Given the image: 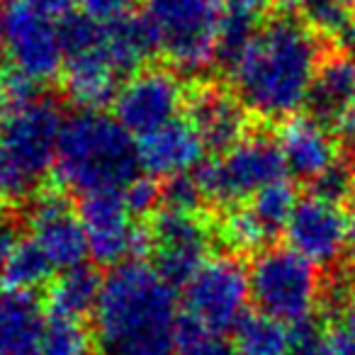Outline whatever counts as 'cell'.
<instances>
[{"mask_svg":"<svg viewBox=\"0 0 355 355\" xmlns=\"http://www.w3.org/2000/svg\"><path fill=\"white\" fill-rule=\"evenodd\" d=\"M321 64L319 35L302 17L277 15L256 27L227 69L246 110L266 119H290L309 103Z\"/></svg>","mask_w":355,"mask_h":355,"instance_id":"1","label":"cell"},{"mask_svg":"<svg viewBox=\"0 0 355 355\" xmlns=\"http://www.w3.org/2000/svg\"><path fill=\"white\" fill-rule=\"evenodd\" d=\"M95 331L105 355H178L183 314L153 266L127 261L103 280Z\"/></svg>","mask_w":355,"mask_h":355,"instance_id":"2","label":"cell"},{"mask_svg":"<svg viewBox=\"0 0 355 355\" xmlns=\"http://www.w3.org/2000/svg\"><path fill=\"white\" fill-rule=\"evenodd\" d=\"M56 175L83 195L124 190L137 180L139 148L117 117L100 110H78L64 122L56 151Z\"/></svg>","mask_w":355,"mask_h":355,"instance_id":"3","label":"cell"},{"mask_svg":"<svg viewBox=\"0 0 355 355\" xmlns=\"http://www.w3.org/2000/svg\"><path fill=\"white\" fill-rule=\"evenodd\" d=\"M64 114L49 98L12 110L0 129V200H25L56 163Z\"/></svg>","mask_w":355,"mask_h":355,"instance_id":"4","label":"cell"},{"mask_svg":"<svg viewBox=\"0 0 355 355\" xmlns=\"http://www.w3.org/2000/svg\"><path fill=\"white\" fill-rule=\"evenodd\" d=\"M141 17L156 49L183 73H202L219 54V0H141Z\"/></svg>","mask_w":355,"mask_h":355,"instance_id":"5","label":"cell"},{"mask_svg":"<svg viewBox=\"0 0 355 355\" xmlns=\"http://www.w3.org/2000/svg\"><path fill=\"white\" fill-rule=\"evenodd\" d=\"M251 297L263 314L287 326L311 319L321 297L316 266L292 248H268L258 253L251 272Z\"/></svg>","mask_w":355,"mask_h":355,"instance_id":"6","label":"cell"},{"mask_svg":"<svg viewBox=\"0 0 355 355\" xmlns=\"http://www.w3.org/2000/svg\"><path fill=\"white\" fill-rule=\"evenodd\" d=\"M287 173L277 141L256 134L243 137L222 156L205 161L195 171L202 198L214 205H239L261 193L266 185L282 180Z\"/></svg>","mask_w":355,"mask_h":355,"instance_id":"7","label":"cell"},{"mask_svg":"<svg viewBox=\"0 0 355 355\" xmlns=\"http://www.w3.org/2000/svg\"><path fill=\"white\" fill-rule=\"evenodd\" d=\"M61 40L66 51L64 85L71 103L80 110H100L114 103L119 69L110 56L105 25L85 15L69 17L61 22Z\"/></svg>","mask_w":355,"mask_h":355,"instance_id":"8","label":"cell"},{"mask_svg":"<svg viewBox=\"0 0 355 355\" xmlns=\"http://www.w3.org/2000/svg\"><path fill=\"white\" fill-rule=\"evenodd\" d=\"M251 297L248 272L236 258H209L185 285V319L200 329L224 334L236 329L246 316Z\"/></svg>","mask_w":355,"mask_h":355,"instance_id":"9","label":"cell"},{"mask_svg":"<svg viewBox=\"0 0 355 355\" xmlns=\"http://www.w3.org/2000/svg\"><path fill=\"white\" fill-rule=\"evenodd\" d=\"M3 40L10 66L37 85L54 80L64 71L61 25L27 0H10L3 8Z\"/></svg>","mask_w":355,"mask_h":355,"instance_id":"10","label":"cell"},{"mask_svg":"<svg viewBox=\"0 0 355 355\" xmlns=\"http://www.w3.org/2000/svg\"><path fill=\"white\" fill-rule=\"evenodd\" d=\"M114 117L132 137L141 139L175 122L185 105V88L173 71L141 69L119 85Z\"/></svg>","mask_w":355,"mask_h":355,"instance_id":"11","label":"cell"},{"mask_svg":"<svg viewBox=\"0 0 355 355\" xmlns=\"http://www.w3.org/2000/svg\"><path fill=\"white\" fill-rule=\"evenodd\" d=\"M212 234L198 212H178L163 207L148 229L153 268L173 287H185L190 277L207 263Z\"/></svg>","mask_w":355,"mask_h":355,"instance_id":"12","label":"cell"},{"mask_svg":"<svg viewBox=\"0 0 355 355\" xmlns=\"http://www.w3.org/2000/svg\"><path fill=\"white\" fill-rule=\"evenodd\" d=\"M88 236V251L100 266H122L148 246V234L137 224L122 190L83 195L78 212Z\"/></svg>","mask_w":355,"mask_h":355,"instance_id":"13","label":"cell"},{"mask_svg":"<svg viewBox=\"0 0 355 355\" xmlns=\"http://www.w3.org/2000/svg\"><path fill=\"white\" fill-rule=\"evenodd\" d=\"M290 248L314 266H334L348 246V219L338 202L309 193L297 200L287 222Z\"/></svg>","mask_w":355,"mask_h":355,"instance_id":"14","label":"cell"},{"mask_svg":"<svg viewBox=\"0 0 355 355\" xmlns=\"http://www.w3.org/2000/svg\"><path fill=\"white\" fill-rule=\"evenodd\" d=\"M30 229L32 241L42 248L54 268H78L90 253L83 222L71 209L66 195L56 190H46L35 198L30 207Z\"/></svg>","mask_w":355,"mask_h":355,"instance_id":"15","label":"cell"},{"mask_svg":"<svg viewBox=\"0 0 355 355\" xmlns=\"http://www.w3.org/2000/svg\"><path fill=\"white\" fill-rule=\"evenodd\" d=\"M139 163L151 178H178L188 175L202 166L207 144L188 119H175L153 134L137 141Z\"/></svg>","mask_w":355,"mask_h":355,"instance_id":"16","label":"cell"},{"mask_svg":"<svg viewBox=\"0 0 355 355\" xmlns=\"http://www.w3.org/2000/svg\"><path fill=\"white\" fill-rule=\"evenodd\" d=\"M277 146L285 158L287 173L309 183L340 163L331 129L314 117L287 119L277 134Z\"/></svg>","mask_w":355,"mask_h":355,"instance_id":"17","label":"cell"},{"mask_svg":"<svg viewBox=\"0 0 355 355\" xmlns=\"http://www.w3.org/2000/svg\"><path fill=\"white\" fill-rule=\"evenodd\" d=\"M188 122L214 151H229L246 137V105L229 90L205 85L188 100Z\"/></svg>","mask_w":355,"mask_h":355,"instance_id":"18","label":"cell"},{"mask_svg":"<svg viewBox=\"0 0 355 355\" xmlns=\"http://www.w3.org/2000/svg\"><path fill=\"white\" fill-rule=\"evenodd\" d=\"M46 319L30 292L0 290V355H42Z\"/></svg>","mask_w":355,"mask_h":355,"instance_id":"19","label":"cell"},{"mask_svg":"<svg viewBox=\"0 0 355 355\" xmlns=\"http://www.w3.org/2000/svg\"><path fill=\"white\" fill-rule=\"evenodd\" d=\"M355 103V54L340 51L321 64L309 95L311 117L329 129L336 127L340 114Z\"/></svg>","mask_w":355,"mask_h":355,"instance_id":"20","label":"cell"},{"mask_svg":"<svg viewBox=\"0 0 355 355\" xmlns=\"http://www.w3.org/2000/svg\"><path fill=\"white\" fill-rule=\"evenodd\" d=\"M100 292H103V280L93 268L78 266L64 270V275L56 277V282L49 287L51 316L83 321L85 316L95 314Z\"/></svg>","mask_w":355,"mask_h":355,"instance_id":"21","label":"cell"},{"mask_svg":"<svg viewBox=\"0 0 355 355\" xmlns=\"http://www.w3.org/2000/svg\"><path fill=\"white\" fill-rule=\"evenodd\" d=\"M105 37H107L110 56H112L119 73H127V71L137 73L148 61V56L158 51L144 17L129 15L114 25H105Z\"/></svg>","mask_w":355,"mask_h":355,"instance_id":"22","label":"cell"},{"mask_svg":"<svg viewBox=\"0 0 355 355\" xmlns=\"http://www.w3.org/2000/svg\"><path fill=\"white\" fill-rule=\"evenodd\" d=\"M236 348L241 355H295L292 326L263 314H246L236 326Z\"/></svg>","mask_w":355,"mask_h":355,"instance_id":"23","label":"cell"},{"mask_svg":"<svg viewBox=\"0 0 355 355\" xmlns=\"http://www.w3.org/2000/svg\"><path fill=\"white\" fill-rule=\"evenodd\" d=\"M54 266L32 239H20L0 268V290L32 292L51 277Z\"/></svg>","mask_w":355,"mask_h":355,"instance_id":"24","label":"cell"},{"mask_svg":"<svg viewBox=\"0 0 355 355\" xmlns=\"http://www.w3.org/2000/svg\"><path fill=\"white\" fill-rule=\"evenodd\" d=\"M295 188L282 178V180H275V183L266 185L261 193L253 195L246 205V212L258 227V232L263 234V239L270 241L272 236L287 229V222L295 212Z\"/></svg>","mask_w":355,"mask_h":355,"instance_id":"25","label":"cell"},{"mask_svg":"<svg viewBox=\"0 0 355 355\" xmlns=\"http://www.w3.org/2000/svg\"><path fill=\"white\" fill-rule=\"evenodd\" d=\"M88 350L90 336L83 321L49 314L42 338V355H88Z\"/></svg>","mask_w":355,"mask_h":355,"instance_id":"26","label":"cell"},{"mask_svg":"<svg viewBox=\"0 0 355 355\" xmlns=\"http://www.w3.org/2000/svg\"><path fill=\"white\" fill-rule=\"evenodd\" d=\"M178 355H241L236 345H232L224 334L200 329L198 324L183 316L180 338H178Z\"/></svg>","mask_w":355,"mask_h":355,"instance_id":"27","label":"cell"},{"mask_svg":"<svg viewBox=\"0 0 355 355\" xmlns=\"http://www.w3.org/2000/svg\"><path fill=\"white\" fill-rule=\"evenodd\" d=\"M163 202L168 209H178V212H198L200 202H202V190H200L195 175H178L171 178L168 185L163 188Z\"/></svg>","mask_w":355,"mask_h":355,"instance_id":"28","label":"cell"},{"mask_svg":"<svg viewBox=\"0 0 355 355\" xmlns=\"http://www.w3.org/2000/svg\"><path fill=\"white\" fill-rule=\"evenodd\" d=\"M350 190H353V171H350L348 166H343V163L334 166L329 173H324L319 180L311 183V193L324 200H331V202H338V205L348 198Z\"/></svg>","mask_w":355,"mask_h":355,"instance_id":"29","label":"cell"},{"mask_svg":"<svg viewBox=\"0 0 355 355\" xmlns=\"http://www.w3.org/2000/svg\"><path fill=\"white\" fill-rule=\"evenodd\" d=\"M137 0H78L80 15L98 25H114L132 15V8Z\"/></svg>","mask_w":355,"mask_h":355,"instance_id":"30","label":"cell"},{"mask_svg":"<svg viewBox=\"0 0 355 355\" xmlns=\"http://www.w3.org/2000/svg\"><path fill=\"white\" fill-rule=\"evenodd\" d=\"M331 306L336 314V331L355 345V290L353 287H334Z\"/></svg>","mask_w":355,"mask_h":355,"instance_id":"31","label":"cell"},{"mask_svg":"<svg viewBox=\"0 0 355 355\" xmlns=\"http://www.w3.org/2000/svg\"><path fill=\"white\" fill-rule=\"evenodd\" d=\"M277 3L280 0H219L224 17L251 22V25H256L261 17H266Z\"/></svg>","mask_w":355,"mask_h":355,"instance_id":"32","label":"cell"},{"mask_svg":"<svg viewBox=\"0 0 355 355\" xmlns=\"http://www.w3.org/2000/svg\"><path fill=\"white\" fill-rule=\"evenodd\" d=\"M122 193H124V200H127L129 209H132L134 214L151 212L153 205L158 202V195H161L151 178H137V180H132Z\"/></svg>","mask_w":355,"mask_h":355,"instance_id":"33","label":"cell"},{"mask_svg":"<svg viewBox=\"0 0 355 355\" xmlns=\"http://www.w3.org/2000/svg\"><path fill=\"white\" fill-rule=\"evenodd\" d=\"M27 3L51 17H66L73 10V6H78V0H27Z\"/></svg>","mask_w":355,"mask_h":355,"instance_id":"34","label":"cell"},{"mask_svg":"<svg viewBox=\"0 0 355 355\" xmlns=\"http://www.w3.org/2000/svg\"><path fill=\"white\" fill-rule=\"evenodd\" d=\"M17 241H20V236H17L15 227H12V224L0 222V268H3V263L8 261V256L12 253V248L17 246Z\"/></svg>","mask_w":355,"mask_h":355,"instance_id":"35","label":"cell"},{"mask_svg":"<svg viewBox=\"0 0 355 355\" xmlns=\"http://www.w3.org/2000/svg\"><path fill=\"white\" fill-rule=\"evenodd\" d=\"M334 132H338L340 137L345 139V141H350L355 146V103L350 105V107L345 110L343 114H340V119L336 122Z\"/></svg>","mask_w":355,"mask_h":355,"instance_id":"36","label":"cell"},{"mask_svg":"<svg viewBox=\"0 0 355 355\" xmlns=\"http://www.w3.org/2000/svg\"><path fill=\"white\" fill-rule=\"evenodd\" d=\"M297 8H304V6H314V3H329V6H338L343 10L355 12V0H295Z\"/></svg>","mask_w":355,"mask_h":355,"instance_id":"37","label":"cell"},{"mask_svg":"<svg viewBox=\"0 0 355 355\" xmlns=\"http://www.w3.org/2000/svg\"><path fill=\"white\" fill-rule=\"evenodd\" d=\"M17 105L12 103V100H8L6 95L0 93V129L6 127V122L10 119V114H12V110H15Z\"/></svg>","mask_w":355,"mask_h":355,"instance_id":"38","label":"cell"},{"mask_svg":"<svg viewBox=\"0 0 355 355\" xmlns=\"http://www.w3.org/2000/svg\"><path fill=\"white\" fill-rule=\"evenodd\" d=\"M348 248L355 256V207H353V214H350V219H348Z\"/></svg>","mask_w":355,"mask_h":355,"instance_id":"39","label":"cell"},{"mask_svg":"<svg viewBox=\"0 0 355 355\" xmlns=\"http://www.w3.org/2000/svg\"><path fill=\"white\" fill-rule=\"evenodd\" d=\"M6 49V40H3V10H0V51Z\"/></svg>","mask_w":355,"mask_h":355,"instance_id":"40","label":"cell"},{"mask_svg":"<svg viewBox=\"0 0 355 355\" xmlns=\"http://www.w3.org/2000/svg\"><path fill=\"white\" fill-rule=\"evenodd\" d=\"M353 193H355V163H353Z\"/></svg>","mask_w":355,"mask_h":355,"instance_id":"41","label":"cell"}]
</instances>
